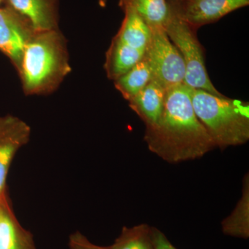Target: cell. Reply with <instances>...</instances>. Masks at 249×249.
<instances>
[{"label": "cell", "instance_id": "1", "mask_svg": "<svg viewBox=\"0 0 249 249\" xmlns=\"http://www.w3.org/2000/svg\"><path fill=\"white\" fill-rule=\"evenodd\" d=\"M144 141L150 152L170 163L200 159L216 147L196 117L184 84L166 90L161 115L145 127Z\"/></svg>", "mask_w": 249, "mask_h": 249}, {"label": "cell", "instance_id": "2", "mask_svg": "<svg viewBox=\"0 0 249 249\" xmlns=\"http://www.w3.org/2000/svg\"><path fill=\"white\" fill-rule=\"evenodd\" d=\"M71 71L67 41L58 29L36 31L28 42L18 72L26 95H47Z\"/></svg>", "mask_w": 249, "mask_h": 249}, {"label": "cell", "instance_id": "3", "mask_svg": "<svg viewBox=\"0 0 249 249\" xmlns=\"http://www.w3.org/2000/svg\"><path fill=\"white\" fill-rule=\"evenodd\" d=\"M193 109L216 147L225 149L249 140V105L188 88Z\"/></svg>", "mask_w": 249, "mask_h": 249}, {"label": "cell", "instance_id": "4", "mask_svg": "<svg viewBox=\"0 0 249 249\" xmlns=\"http://www.w3.org/2000/svg\"><path fill=\"white\" fill-rule=\"evenodd\" d=\"M163 28L184 61V85L191 89L204 90L216 96H224L216 89L210 79L205 67L202 47L196 37V29L178 18L171 9Z\"/></svg>", "mask_w": 249, "mask_h": 249}, {"label": "cell", "instance_id": "5", "mask_svg": "<svg viewBox=\"0 0 249 249\" xmlns=\"http://www.w3.org/2000/svg\"><path fill=\"white\" fill-rule=\"evenodd\" d=\"M151 37L144 58L151 69L152 79L165 90L184 84L186 67L181 53L170 41L164 28H150Z\"/></svg>", "mask_w": 249, "mask_h": 249}, {"label": "cell", "instance_id": "6", "mask_svg": "<svg viewBox=\"0 0 249 249\" xmlns=\"http://www.w3.org/2000/svg\"><path fill=\"white\" fill-rule=\"evenodd\" d=\"M178 18L196 29L248 6L249 0H168Z\"/></svg>", "mask_w": 249, "mask_h": 249}, {"label": "cell", "instance_id": "7", "mask_svg": "<svg viewBox=\"0 0 249 249\" xmlns=\"http://www.w3.org/2000/svg\"><path fill=\"white\" fill-rule=\"evenodd\" d=\"M36 32L31 23L10 6L0 8V51L10 59L17 71L24 48Z\"/></svg>", "mask_w": 249, "mask_h": 249}, {"label": "cell", "instance_id": "8", "mask_svg": "<svg viewBox=\"0 0 249 249\" xmlns=\"http://www.w3.org/2000/svg\"><path fill=\"white\" fill-rule=\"evenodd\" d=\"M30 136L31 127L22 119L11 115L0 117V204L7 202L6 183L11 162Z\"/></svg>", "mask_w": 249, "mask_h": 249}, {"label": "cell", "instance_id": "9", "mask_svg": "<svg viewBox=\"0 0 249 249\" xmlns=\"http://www.w3.org/2000/svg\"><path fill=\"white\" fill-rule=\"evenodd\" d=\"M8 4L25 18L36 31L58 29L57 0H8Z\"/></svg>", "mask_w": 249, "mask_h": 249}, {"label": "cell", "instance_id": "10", "mask_svg": "<svg viewBox=\"0 0 249 249\" xmlns=\"http://www.w3.org/2000/svg\"><path fill=\"white\" fill-rule=\"evenodd\" d=\"M166 90L152 80L134 97L129 100V107L143 121L145 127L153 125L160 119L164 106Z\"/></svg>", "mask_w": 249, "mask_h": 249}, {"label": "cell", "instance_id": "11", "mask_svg": "<svg viewBox=\"0 0 249 249\" xmlns=\"http://www.w3.org/2000/svg\"><path fill=\"white\" fill-rule=\"evenodd\" d=\"M0 249H37L31 232L20 225L8 201L0 204Z\"/></svg>", "mask_w": 249, "mask_h": 249}, {"label": "cell", "instance_id": "12", "mask_svg": "<svg viewBox=\"0 0 249 249\" xmlns=\"http://www.w3.org/2000/svg\"><path fill=\"white\" fill-rule=\"evenodd\" d=\"M119 4L124 11V18L115 37L132 48L145 52L151 37V29L130 5L124 2Z\"/></svg>", "mask_w": 249, "mask_h": 249}, {"label": "cell", "instance_id": "13", "mask_svg": "<svg viewBox=\"0 0 249 249\" xmlns=\"http://www.w3.org/2000/svg\"><path fill=\"white\" fill-rule=\"evenodd\" d=\"M144 53L114 37L108 49L105 64L108 78L114 81L120 78L142 60Z\"/></svg>", "mask_w": 249, "mask_h": 249}, {"label": "cell", "instance_id": "14", "mask_svg": "<svg viewBox=\"0 0 249 249\" xmlns=\"http://www.w3.org/2000/svg\"><path fill=\"white\" fill-rule=\"evenodd\" d=\"M242 196L230 215L222 222L223 233L247 240L249 237V175L242 181Z\"/></svg>", "mask_w": 249, "mask_h": 249}, {"label": "cell", "instance_id": "15", "mask_svg": "<svg viewBox=\"0 0 249 249\" xmlns=\"http://www.w3.org/2000/svg\"><path fill=\"white\" fill-rule=\"evenodd\" d=\"M152 79L151 69L143 56L129 71L114 80V84L116 89L129 101L140 92Z\"/></svg>", "mask_w": 249, "mask_h": 249}, {"label": "cell", "instance_id": "16", "mask_svg": "<svg viewBox=\"0 0 249 249\" xmlns=\"http://www.w3.org/2000/svg\"><path fill=\"white\" fill-rule=\"evenodd\" d=\"M130 5L150 28L164 27L170 14L168 0H120Z\"/></svg>", "mask_w": 249, "mask_h": 249}, {"label": "cell", "instance_id": "17", "mask_svg": "<svg viewBox=\"0 0 249 249\" xmlns=\"http://www.w3.org/2000/svg\"><path fill=\"white\" fill-rule=\"evenodd\" d=\"M110 249H155L152 237V227L141 224L132 227H124L120 235Z\"/></svg>", "mask_w": 249, "mask_h": 249}, {"label": "cell", "instance_id": "18", "mask_svg": "<svg viewBox=\"0 0 249 249\" xmlns=\"http://www.w3.org/2000/svg\"><path fill=\"white\" fill-rule=\"evenodd\" d=\"M69 249H110L109 247H101L94 245L80 231L71 233L69 237Z\"/></svg>", "mask_w": 249, "mask_h": 249}, {"label": "cell", "instance_id": "19", "mask_svg": "<svg viewBox=\"0 0 249 249\" xmlns=\"http://www.w3.org/2000/svg\"><path fill=\"white\" fill-rule=\"evenodd\" d=\"M152 237L155 249H178L157 228L152 227Z\"/></svg>", "mask_w": 249, "mask_h": 249}, {"label": "cell", "instance_id": "20", "mask_svg": "<svg viewBox=\"0 0 249 249\" xmlns=\"http://www.w3.org/2000/svg\"><path fill=\"white\" fill-rule=\"evenodd\" d=\"M107 0H98V4L101 7H106L107 5Z\"/></svg>", "mask_w": 249, "mask_h": 249}, {"label": "cell", "instance_id": "21", "mask_svg": "<svg viewBox=\"0 0 249 249\" xmlns=\"http://www.w3.org/2000/svg\"><path fill=\"white\" fill-rule=\"evenodd\" d=\"M1 1H2V0H0V3L1 2Z\"/></svg>", "mask_w": 249, "mask_h": 249}, {"label": "cell", "instance_id": "22", "mask_svg": "<svg viewBox=\"0 0 249 249\" xmlns=\"http://www.w3.org/2000/svg\"></svg>", "mask_w": 249, "mask_h": 249}]
</instances>
